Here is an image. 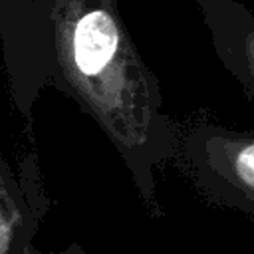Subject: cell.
I'll return each instance as SVG.
<instances>
[{"mask_svg": "<svg viewBox=\"0 0 254 254\" xmlns=\"http://www.w3.org/2000/svg\"><path fill=\"white\" fill-rule=\"evenodd\" d=\"M238 165H240V169H242L244 173H254V145L248 147V149H244V151L240 153Z\"/></svg>", "mask_w": 254, "mask_h": 254, "instance_id": "7a4b0ae2", "label": "cell"}, {"mask_svg": "<svg viewBox=\"0 0 254 254\" xmlns=\"http://www.w3.org/2000/svg\"><path fill=\"white\" fill-rule=\"evenodd\" d=\"M117 28L105 12L87 14L75 30V62L85 73L101 69L117 48Z\"/></svg>", "mask_w": 254, "mask_h": 254, "instance_id": "6da1fadb", "label": "cell"}]
</instances>
